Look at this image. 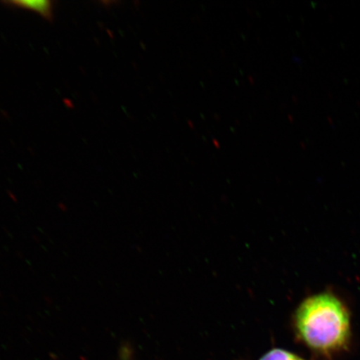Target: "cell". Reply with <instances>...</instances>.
Returning <instances> with one entry per match:
<instances>
[{
  "label": "cell",
  "instance_id": "cell-2",
  "mask_svg": "<svg viewBox=\"0 0 360 360\" xmlns=\"http://www.w3.org/2000/svg\"><path fill=\"white\" fill-rule=\"evenodd\" d=\"M8 6L37 12L48 20H53V2L49 0H16L4 2Z\"/></svg>",
  "mask_w": 360,
  "mask_h": 360
},
{
  "label": "cell",
  "instance_id": "cell-3",
  "mask_svg": "<svg viewBox=\"0 0 360 360\" xmlns=\"http://www.w3.org/2000/svg\"><path fill=\"white\" fill-rule=\"evenodd\" d=\"M259 360H305L295 354L281 349H274L269 351Z\"/></svg>",
  "mask_w": 360,
  "mask_h": 360
},
{
  "label": "cell",
  "instance_id": "cell-1",
  "mask_svg": "<svg viewBox=\"0 0 360 360\" xmlns=\"http://www.w3.org/2000/svg\"><path fill=\"white\" fill-rule=\"evenodd\" d=\"M295 326L300 339L308 347L323 353L344 347L350 334L347 310L330 294L304 300L295 313Z\"/></svg>",
  "mask_w": 360,
  "mask_h": 360
}]
</instances>
